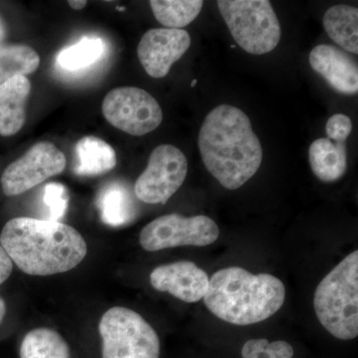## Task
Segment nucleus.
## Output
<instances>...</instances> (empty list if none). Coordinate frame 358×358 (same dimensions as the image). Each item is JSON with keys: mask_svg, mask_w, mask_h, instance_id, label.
<instances>
[{"mask_svg": "<svg viewBox=\"0 0 358 358\" xmlns=\"http://www.w3.org/2000/svg\"><path fill=\"white\" fill-rule=\"evenodd\" d=\"M0 245L25 274L52 275L76 268L88 252L75 228L58 221L13 218L0 235Z\"/></svg>", "mask_w": 358, "mask_h": 358, "instance_id": "f03ea898", "label": "nucleus"}, {"mask_svg": "<svg viewBox=\"0 0 358 358\" xmlns=\"http://www.w3.org/2000/svg\"><path fill=\"white\" fill-rule=\"evenodd\" d=\"M31 83L25 76L14 77L0 85V136L17 134L26 121V103Z\"/></svg>", "mask_w": 358, "mask_h": 358, "instance_id": "4468645a", "label": "nucleus"}, {"mask_svg": "<svg viewBox=\"0 0 358 358\" xmlns=\"http://www.w3.org/2000/svg\"><path fill=\"white\" fill-rule=\"evenodd\" d=\"M74 171L78 176H95L109 173L117 164L114 148L102 138L85 136L75 145Z\"/></svg>", "mask_w": 358, "mask_h": 358, "instance_id": "dca6fc26", "label": "nucleus"}, {"mask_svg": "<svg viewBox=\"0 0 358 358\" xmlns=\"http://www.w3.org/2000/svg\"><path fill=\"white\" fill-rule=\"evenodd\" d=\"M13 262L9 256L7 255L6 250L0 245V285L10 277L13 273Z\"/></svg>", "mask_w": 358, "mask_h": 358, "instance_id": "a878e982", "label": "nucleus"}, {"mask_svg": "<svg viewBox=\"0 0 358 358\" xmlns=\"http://www.w3.org/2000/svg\"><path fill=\"white\" fill-rule=\"evenodd\" d=\"M105 52L103 40L98 37H84L78 43L63 49L57 56L59 67L67 71L86 69L93 65Z\"/></svg>", "mask_w": 358, "mask_h": 358, "instance_id": "4be33fe9", "label": "nucleus"}, {"mask_svg": "<svg viewBox=\"0 0 358 358\" xmlns=\"http://www.w3.org/2000/svg\"><path fill=\"white\" fill-rule=\"evenodd\" d=\"M294 350L287 341L250 339L242 348V358H292Z\"/></svg>", "mask_w": 358, "mask_h": 358, "instance_id": "5701e85b", "label": "nucleus"}, {"mask_svg": "<svg viewBox=\"0 0 358 358\" xmlns=\"http://www.w3.org/2000/svg\"><path fill=\"white\" fill-rule=\"evenodd\" d=\"M43 202L49 212V219L51 221H58L64 217L68 208L67 187L58 182L48 183L44 186Z\"/></svg>", "mask_w": 358, "mask_h": 358, "instance_id": "b1692460", "label": "nucleus"}, {"mask_svg": "<svg viewBox=\"0 0 358 358\" xmlns=\"http://www.w3.org/2000/svg\"><path fill=\"white\" fill-rule=\"evenodd\" d=\"M66 164L64 154L55 145L41 141L6 167L1 178L2 190L6 196L22 194L62 173Z\"/></svg>", "mask_w": 358, "mask_h": 358, "instance_id": "9d476101", "label": "nucleus"}, {"mask_svg": "<svg viewBox=\"0 0 358 358\" xmlns=\"http://www.w3.org/2000/svg\"><path fill=\"white\" fill-rule=\"evenodd\" d=\"M219 11L236 43L254 55L274 50L281 25L268 0H220Z\"/></svg>", "mask_w": 358, "mask_h": 358, "instance_id": "39448f33", "label": "nucleus"}, {"mask_svg": "<svg viewBox=\"0 0 358 358\" xmlns=\"http://www.w3.org/2000/svg\"><path fill=\"white\" fill-rule=\"evenodd\" d=\"M192 43L189 33L183 29L155 28L148 30L138 46V57L148 76L166 77L171 66L182 57Z\"/></svg>", "mask_w": 358, "mask_h": 358, "instance_id": "9b49d317", "label": "nucleus"}, {"mask_svg": "<svg viewBox=\"0 0 358 358\" xmlns=\"http://www.w3.org/2000/svg\"><path fill=\"white\" fill-rule=\"evenodd\" d=\"M217 224L204 215L185 216L173 213L160 216L141 230L140 244L145 251L181 246L204 247L218 239Z\"/></svg>", "mask_w": 358, "mask_h": 358, "instance_id": "0eeeda50", "label": "nucleus"}, {"mask_svg": "<svg viewBox=\"0 0 358 358\" xmlns=\"http://www.w3.org/2000/svg\"><path fill=\"white\" fill-rule=\"evenodd\" d=\"M199 147L207 171L229 190L243 186L262 164V145L248 115L233 106H218L207 115Z\"/></svg>", "mask_w": 358, "mask_h": 358, "instance_id": "f257e3e1", "label": "nucleus"}, {"mask_svg": "<svg viewBox=\"0 0 358 358\" xmlns=\"http://www.w3.org/2000/svg\"><path fill=\"white\" fill-rule=\"evenodd\" d=\"M187 169V159L179 148L171 145L155 148L147 169L136 179V196L145 203H166L185 182Z\"/></svg>", "mask_w": 358, "mask_h": 358, "instance_id": "1a4fd4ad", "label": "nucleus"}, {"mask_svg": "<svg viewBox=\"0 0 358 358\" xmlns=\"http://www.w3.org/2000/svg\"><path fill=\"white\" fill-rule=\"evenodd\" d=\"M308 159L313 174L324 182H334L343 178L348 169L345 143L319 138L308 150Z\"/></svg>", "mask_w": 358, "mask_h": 358, "instance_id": "2eb2a0df", "label": "nucleus"}, {"mask_svg": "<svg viewBox=\"0 0 358 358\" xmlns=\"http://www.w3.org/2000/svg\"><path fill=\"white\" fill-rule=\"evenodd\" d=\"M68 4H69L71 8L75 9V10H81V9L85 8L87 6V1H82V0H70L68 1Z\"/></svg>", "mask_w": 358, "mask_h": 358, "instance_id": "bb28decb", "label": "nucleus"}, {"mask_svg": "<svg viewBox=\"0 0 358 358\" xmlns=\"http://www.w3.org/2000/svg\"><path fill=\"white\" fill-rule=\"evenodd\" d=\"M6 315V303L4 301L3 299L0 296V324H1L2 320H3L4 317Z\"/></svg>", "mask_w": 358, "mask_h": 358, "instance_id": "cd10ccee", "label": "nucleus"}, {"mask_svg": "<svg viewBox=\"0 0 358 358\" xmlns=\"http://www.w3.org/2000/svg\"><path fill=\"white\" fill-rule=\"evenodd\" d=\"M96 207L103 222L112 227L127 225L136 215L131 192L120 181L103 186L99 192Z\"/></svg>", "mask_w": 358, "mask_h": 358, "instance_id": "f3484780", "label": "nucleus"}, {"mask_svg": "<svg viewBox=\"0 0 358 358\" xmlns=\"http://www.w3.org/2000/svg\"><path fill=\"white\" fill-rule=\"evenodd\" d=\"M67 341L57 331L48 327L32 329L20 346V358H70Z\"/></svg>", "mask_w": 358, "mask_h": 358, "instance_id": "6ab92c4d", "label": "nucleus"}, {"mask_svg": "<svg viewBox=\"0 0 358 358\" xmlns=\"http://www.w3.org/2000/svg\"><path fill=\"white\" fill-rule=\"evenodd\" d=\"M286 289L270 274L254 275L243 268H221L209 279L203 300L214 315L236 326L258 324L284 305Z\"/></svg>", "mask_w": 358, "mask_h": 358, "instance_id": "7ed1b4c3", "label": "nucleus"}, {"mask_svg": "<svg viewBox=\"0 0 358 358\" xmlns=\"http://www.w3.org/2000/svg\"><path fill=\"white\" fill-rule=\"evenodd\" d=\"M99 331L103 358H159L157 331L133 310L110 308L100 320Z\"/></svg>", "mask_w": 358, "mask_h": 358, "instance_id": "423d86ee", "label": "nucleus"}, {"mask_svg": "<svg viewBox=\"0 0 358 358\" xmlns=\"http://www.w3.org/2000/svg\"><path fill=\"white\" fill-rule=\"evenodd\" d=\"M313 308L320 324L334 338H357L358 251L345 257L320 282Z\"/></svg>", "mask_w": 358, "mask_h": 358, "instance_id": "20e7f679", "label": "nucleus"}, {"mask_svg": "<svg viewBox=\"0 0 358 358\" xmlns=\"http://www.w3.org/2000/svg\"><path fill=\"white\" fill-rule=\"evenodd\" d=\"M352 131V120L346 115H334L327 122V134L329 140L345 143Z\"/></svg>", "mask_w": 358, "mask_h": 358, "instance_id": "393cba45", "label": "nucleus"}, {"mask_svg": "<svg viewBox=\"0 0 358 358\" xmlns=\"http://www.w3.org/2000/svg\"><path fill=\"white\" fill-rule=\"evenodd\" d=\"M324 29L343 50L358 53V9L339 4L331 7L324 16Z\"/></svg>", "mask_w": 358, "mask_h": 358, "instance_id": "a211bd4d", "label": "nucleus"}, {"mask_svg": "<svg viewBox=\"0 0 358 358\" xmlns=\"http://www.w3.org/2000/svg\"><path fill=\"white\" fill-rule=\"evenodd\" d=\"M38 53L27 45H0V85L25 76L39 67Z\"/></svg>", "mask_w": 358, "mask_h": 358, "instance_id": "aec40b11", "label": "nucleus"}, {"mask_svg": "<svg viewBox=\"0 0 358 358\" xmlns=\"http://www.w3.org/2000/svg\"><path fill=\"white\" fill-rule=\"evenodd\" d=\"M6 25H4L3 21H2L1 17H0V43H1V42L3 41L4 38H6Z\"/></svg>", "mask_w": 358, "mask_h": 358, "instance_id": "c85d7f7f", "label": "nucleus"}, {"mask_svg": "<svg viewBox=\"0 0 358 358\" xmlns=\"http://www.w3.org/2000/svg\"><path fill=\"white\" fill-rule=\"evenodd\" d=\"M308 60L313 70L338 93L357 94V63L345 51L331 45H319L310 52Z\"/></svg>", "mask_w": 358, "mask_h": 358, "instance_id": "ddd939ff", "label": "nucleus"}, {"mask_svg": "<svg viewBox=\"0 0 358 358\" xmlns=\"http://www.w3.org/2000/svg\"><path fill=\"white\" fill-rule=\"evenodd\" d=\"M150 4L160 24L171 29L190 24L203 7L201 0H152Z\"/></svg>", "mask_w": 358, "mask_h": 358, "instance_id": "412c9836", "label": "nucleus"}, {"mask_svg": "<svg viewBox=\"0 0 358 358\" xmlns=\"http://www.w3.org/2000/svg\"><path fill=\"white\" fill-rule=\"evenodd\" d=\"M152 288L173 294L185 303H197L204 298L209 277L190 261H179L159 266L150 275Z\"/></svg>", "mask_w": 358, "mask_h": 358, "instance_id": "f8f14e48", "label": "nucleus"}, {"mask_svg": "<svg viewBox=\"0 0 358 358\" xmlns=\"http://www.w3.org/2000/svg\"><path fill=\"white\" fill-rule=\"evenodd\" d=\"M196 82H197L196 80H193L192 87H194L195 85H196Z\"/></svg>", "mask_w": 358, "mask_h": 358, "instance_id": "c756f323", "label": "nucleus"}, {"mask_svg": "<svg viewBox=\"0 0 358 358\" xmlns=\"http://www.w3.org/2000/svg\"><path fill=\"white\" fill-rule=\"evenodd\" d=\"M103 115L115 128L131 136L152 133L162 124V107L154 96L136 87L112 90L103 101Z\"/></svg>", "mask_w": 358, "mask_h": 358, "instance_id": "6e6552de", "label": "nucleus"}]
</instances>
